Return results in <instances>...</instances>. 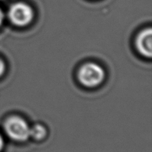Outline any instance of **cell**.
I'll list each match as a JSON object with an SVG mask.
<instances>
[{
    "instance_id": "obj_6",
    "label": "cell",
    "mask_w": 152,
    "mask_h": 152,
    "mask_svg": "<svg viewBox=\"0 0 152 152\" xmlns=\"http://www.w3.org/2000/svg\"><path fill=\"white\" fill-rule=\"evenodd\" d=\"M5 70V66H4V63L3 62L2 60L0 58V77L3 75Z\"/></svg>"
},
{
    "instance_id": "obj_2",
    "label": "cell",
    "mask_w": 152,
    "mask_h": 152,
    "mask_svg": "<svg viewBox=\"0 0 152 152\" xmlns=\"http://www.w3.org/2000/svg\"><path fill=\"white\" fill-rule=\"evenodd\" d=\"M30 128L25 119L17 116L7 118L4 124V131L7 137L19 142H26L30 138Z\"/></svg>"
},
{
    "instance_id": "obj_1",
    "label": "cell",
    "mask_w": 152,
    "mask_h": 152,
    "mask_svg": "<svg viewBox=\"0 0 152 152\" xmlns=\"http://www.w3.org/2000/svg\"><path fill=\"white\" fill-rule=\"evenodd\" d=\"M77 77L83 86L89 88L95 87L102 83L105 78V72L99 65L89 62L80 67Z\"/></svg>"
},
{
    "instance_id": "obj_3",
    "label": "cell",
    "mask_w": 152,
    "mask_h": 152,
    "mask_svg": "<svg viewBox=\"0 0 152 152\" xmlns=\"http://www.w3.org/2000/svg\"><path fill=\"white\" fill-rule=\"evenodd\" d=\"M8 17L14 25L26 26L32 22L34 11L31 6L25 3H15L9 8Z\"/></svg>"
},
{
    "instance_id": "obj_7",
    "label": "cell",
    "mask_w": 152,
    "mask_h": 152,
    "mask_svg": "<svg viewBox=\"0 0 152 152\" xmlns=\"http://www.w3.org/2000/svg\"><path fill=\"white\" fill-rule=\"evenodd\" d=\"M4 140H3V138L2 137H1V135L0 134V152L2 151L3 148H4Z\"/></svg>"
},
{
    "instance_id": "obj_4",
    "label": "cell",
    "mask_w": 152,
    "mask_h": 152,
    "mask_svg": "<svg viewBox=\"0 0 152 152\" xmlns=\"http://www.w3.org/2000/svg\"><path fill=\"white\" fill-rule=\"evenodd\" d=\"M136 48L140 54L146 58L152 55V31L151 28L144 29L136 38Z\"/></svg>"
},
{
    "instance_id": "obj_8",
    "label": "cell",
    "mask_w": 152,
    "mask_h": 152,
    "mask_svg": "<svg viewBox=\"0 0 152 152\" xmlns=\"http://www.w3.org/2000/svg\"><path fill=\"white\" fill-rule=\"evenodd\" d=\"M3 20H4V13H3L2 10L0 8V25L2 24Z\"/></svg>"
},
{
    "instance_id": "obj_5",
    "label": "cell",
    "mask_w": 152,
    "mask_h": 152,
    "mask_svg": "<svg viewBox=\"0 0 152 152\" xmlns=\"http://www.w3.org/2000/svg\"><path fill=\"white\" fill-rule=\"evenodd\" d=\"M47 136V130L43 125L37 124L30 128V138H33L36 141H42Z\"/></svg>"
}]
</instances>
